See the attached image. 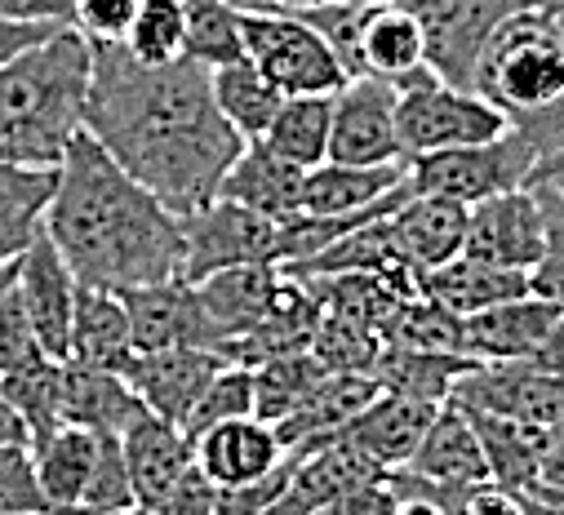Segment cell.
<instances>
[{"instance_id":"1","label":"cell","mask_w":564,"mask_h":515,"mask_svg":"<svg viewBox=\"0 0 564 515\" xmlns=\"http://www.w3.org/2000/svg\"><path fill=\"white\" fill-rule=\"evenodd\" d=\"M89 50L85 129L98 147L178 218L209 205L245 147L214 107L209 67L187 54L165 67H143L124 45L102 41H89Z\"/></svg>"},{"instance_id":"2","label":"cell","mask_w":564,"mask_h":515,"mask_svg":"<svg viewBox=\"0 0 564 515\" xmlns=\"http://www.w3.org/2000/svg\"><path fill=\"white\" fill-rule=\"evenodd\" d=\"M41 231L80 285L124 294L183 276V218L129 178L85 124L54 165V196Z\"/></svg>"},{"instance_id":"3","label":"cell","mask_w":564,"mask_h":515,"mask_svg":"<svg viewBox=\"0 0 564 515\" xmlns=\"http://www.w3.org/2000/svg\"><path fill=\"white\" fill-rule=\"evenodd\" d=\"M94 50L76 28H58L36 50L0 67V161L54 169L85 124Z\"/></svg>"},{"instance_id":"4","label":"cell","mask_w":564,"mask_h":515,"mask_svg":"<svg viewBox=\"0 0 564 515\" xmlns=\"http://www.w3.org/2000/svg\"><path fill=\"white\" fill-rule=\"evenodd\" d=\"M471 89L494 102L507 124L542 116L564 102V32L533 6L516 10L485 41Z\"/></svg>"},{"instance_id":"5","label":"cell","mask_w":564,"mask_h":515,"mask_svg":"<svg viewBox=\"0 0 564 515\" xmlns=\"http://www.w3.org/2000/svg\"><path fill=\"white\" fill-rule=\"evenodd\" d=\"M395 134L404 165L432 152L476 147L507 134V116L476 89L445 85L432 67H417L395 80Z\"/></svg>"},{"instance_id":"6","label":"cell","mask_w":564,"mask_h":515,"mask_svg":"<svg viewBox=\"0 0 564 515\" xmlns=\"http://www.w3.org/2000/svg\"><path fill=\"white\" fill-rule=\"evenodd\" d=\"M236 6V0H231ZM240 10V41L245 58L285 94H338L351 76L329 54V45L294 19L285 6H236Z\"/></svg>"},{"instance_id":"7","label":"cell","mask_w":564,"mask_h":515,"mask_svg":"<svg viewBox=\"0 0 564 515\" xmlns=\"http://www.w3.org/2000/svg\"><path fill=\"white\" fill-rule=\"evenodd\" d=\"M538 165L533 143L520 134V129L507 124V134L494 143H476V147H454V152H432L409 161V191L413 196H449L463 205H476L485 196L524 187L529 174Z\"/></svg>"},{"instance_id":"8","label":"cell","mask_w":564,"mask_h":515,"mask_svg":"<svg viewBox=\"0 0 564 515\" xmlns=\"http://www.w3.org/2000/svg\"><path fill=\"white\" fill-rule=\"evenodd\" d=\"M524 6L529 0H404V10L422 28V63L458 89H471L485 41Z\"/></svg>"},{"instance_id":"9","label":"cell","mask_w":564,"mask_h":515,"mask_svg":"<svg viewBox=\"0 0 564 515\" xmlns=\"http://www.w3.org/2000/svg\"><path fill=\"white\" fill-rule=\"evenodd\" d=\"M275 263V222L214 196L209 205L183 213V281H205L227 267Z\"/></svg>"},{"instance_id":"10","label":"cell","mask_w":564,"mask_h":515,"mask_svg":"<svg viewBox=\"0 0 564 515\" xmlns=\"http://www.w3.org/2000/svg\"><path fill=\"white\" fill-rule=\"evenodd\" d=\"M449 401L471 414L546 427L564 405V377L546 373L533 360H476L454 382Z\"/></svg>"},{"instance_id":"11","label":"cell","mask_w":564,"mask_h":515,"mask_svg":"<svg viewBox=\"0 0 564 515\" xmlns=\"http://www.w3.org/2000/svg\"><path fill=\"white\" fill-rule=\"evenodd\" d=\"M329 161L338 165H404L395 134V85L382 76H351L334 94Z\"/></svg>"},{"instance_id":"12","label":"cell","mask_w":564,"mask_h":515,"mask_svg":"<svg viewBox=\"0 0 564 515\" xmlns=\"http://www.w3.org/2000/svg\"><path fill=\"white\" fill-rule=\"evenodd\" d=\"M120 303L129 311L133 351H174V347H209V351H218V329L209 325L196 285L183 281V276L124 289Z\"/></svg>"},{"instance_id":"13","label":"cell","mask_w":564,"mask_h":515,"mask_svg":"<svg viewBox=\"0 0 564 515\" xmlns=\"http://www.w3.org/2000/svg\"><path fill=\"white\" fill-rule=\"evenodd\" d=\"M463 253L480 258V263H494V267L529 272L542 253V209H538L533 187L524 183V187L467 205Z\"/></svg>"},{"instance_id":"14","label":"cell","mask_w":564,"mask_h":515,"mask_svg":"<svg viewBox=\"0 0 564 515\" xmlns=\"http://www.w3.org/2000/svg\"><path fill=\"white\" fill-rule=\"evenodd\" d=\"M290 462H294L290 480H285V489H280V497H275V506L267 515H312L325 502L343 497L347 489L387 475L369 453H360L343 436L299 445V449H290Z\"/></svg>"},{"instance_id":"15","label":"cell","mask_w":564,"mask_h":515,"mask_svg":"<svg viewBox=\"0 0 564 515\" xmlns=\"http://www.w3.org/2000/svg\"><path fill=\"white\" fill-rule=\"evenodd\" d=\"M227 360L209 347H174V351H138L124 369L129 392L138 396L148 414L183 427L192 405L200 401V392L209 386V377L223 369Z\"/></svg>"},{"instance_id":"16","label":"cell","mask_w":564,"mask_h":515,"mask_svg":"<svg viewBox=\"0 0 564 515\" xmlns=\"http://www.w3.org/2000/svg\"><path fill=\"white\" fill-rule=\"evenodd\" d=\"M116 436H120L129 484H133V506L143 511H156L170 497V489L196 467V445L187 440V431L148 409H138Z\"/></svg>"},{"instance_id":"17","label":"cell","mask_w":564,"mask_h":515,"mask_svg":"<svg viewBox=\"0 0 564 515\" xmlns=\"http://www.w3.org/2000/svg\"><path fill=\"white\" fill-rule=\"evenodd\" d=\"M14 289L28 307V320L36 329L41 351L50 360H67V333H72V307H76L80 281L72 276V267L63 263V253L54 249V240L45 231L19 253Z\"/></svg>"},{"instance_id":"18","label":"cell","mask_w":564,"mask_h":515,"mask_svg":"<svg viewBox=\"0 0 564 515\" xmlns=\"http://www.w3.org/2000/svg\"><path fill=\"white\" fill-rule=\"evenodd\" d=\"M387 222H391V235L404 253V263L413 267V276L458 258L463 240H467V205L449 200V196H413L409 191L387 213Z\"/></svg>"},{"instance_id":"19","label":"cell","mask_w":564,"mask_h":515,"mask_svg":"<svg viewBox=\"0 0 564 515\" xmlns=\"http://www.w3.org/2000/svg\"><path fill=\"white\" fill-rule=\"evenodd\" d=\"M280 289H285V272L275 263H245V267H227V272L196 281L200 307H205L209 325L218 329V351L231 338L249 333L275 307Z\"/></svg>"},{"instance_id":"20","label":"cell","mask_w":564,"mask_h":515,"mask_svg":"<svg viewBox=\"0 0 564 515\" xmlns=\"http://www.w3.org/2000/svg\"><path fill=\"white\" fill-rule=\"evenodd\" d=\"M436 409H441V405L378 392L338 436H343L347 445H356L360 453H369L382 471H391V467H404V462L413 458V449H417L422 436H427Z\"/></svg>"},{"instance_id":"21","label":"cell","mask_w":564,"mask_h":515,"mask_svg":"<svg viewBox=\"0 0 564 515\" xmlns=\"http://www.w3.org/2000/svg\"><path fill=\"white\" fill-rule=\"evenodd\" d=\"M196 445V467L223 489V484H245L258 480L267 471H275L285 462V445H280L275 427L262 418H231L209 427L205 436L192 440Z\"/></svg>"},{"instance_id":"22","label":"cell","mask_w":564,"mask_h":515,"mask_svg":"<svg viewBox=\"0 0 564 515\" xmlns=\"http://www.w3.org/2000/svg\"><path fill=\"white\" fill-rule=\"evenodd\" d=\"M524 294H529L524 272L480 263V258H471V253H458V258H449V263L417 276V298H427V303H436L454 316H476L485 307H498V303H511V298H524Z\"/></svg>"},{"instance_id":"23","label":"cell","mask_w":564,"mask_h":515,"mask_svg":"<svg viewBox=\"0 0 564 515\" xmlns=\"http://www.w3.org/2000/svg\"><path fill=\"white\" fill-rule=\"evenodd\" d=\"M133 355H138L133 351V329H129V311H124L120 294L116 289H98V285H80L76 289V307H72L67 360L124 373Z\"/></svg>"},{"instance_id":"24","label":"cell","mask_w":564,"mask_h":515,"mask_svg":"<svg viewBox=\"0 0 564 515\" xmlns=\"http://www.w3.org/2000/svg\"><path fill=\"white\" fill-rule=\"evenodd\" d=\"M303 174L299 165L271 156L262 143H245L240 156L231 161V169L223 174L218 183V196L223 200H236L271 222H285L299 213V200H303Z\"/></svg>"},{"instance_id":"25","label":"cell","mask_w":564,"mask_h":515,"mask_svg":"<svg viewBox=\"0 0 564 515\" xmlns=\"http://www.w3.org/2000/svg\"><path fill=\"white\" fill-rule=\"evenodd\" d=\"M551 320L555 311L529 294L485 307L476 316H463V355L467 360H529L542 347Z\"/></svg>"},{"instance_id":"26","label":"cell","mask_w":564,"mask_h":515,"mask_svg":"<svg viewBox=\"0 0 564 515\" xmlns=\"http://www.w3.org/2000/svg\"><path fill=\"white\" fill-rule=\"evenodd\" d=\"M373 396H378V386H373L369 373H325V377L312 386V392H307V401H303L290 418H280V423H271V427H275L280 445H285V453H290V449H299V445L338 436Z\"/></svg>"},{"instance_id":"27","label":"cell","mask_w":564,"mask_h":515,"mask_svg":"<svg viewBox=\"0 0 564 515\" xmlns=\"http://www.w3.org/2000/svg\"><path fill=\"white\" fill-rule=\"evenodd\" d=\"M404 169L409 165H338V161H321L316 169L303 174L299 213H316V218L360 213V209L378 205L382 196H391L404 183Z\"/></svg>"},{"instance_id":"28","label":"cell","mask_w":564,"mask_h":515,"mask_svg":"<svg viewBox=\"0 0 564 515\" xmlns=\"http://www.w3.org/2000/svg\"><path fill=\"white\" fill-rule=\"evenodd\" d=\"M476 360L454 355V351H427V347H382L378 360L369 364V377L378 392L391 396H409V401H427V405H445L454 382L471 369Z\"/></svg>"},{"instance_id":"29","label":"cell","mask_w":564,"mask_h":515,"mask_svg":"<svg viewBox=\"0 0 564 515\" xmlns=\"http://www.w3.org/2000/svg\"><path fill=\"white\" fill-rule=\"evenodd\" d=\"M329 120H334V94H294L280 98L275 116L262 129V147L299 169H316L329 161Z\"/></svg>"},{"instance_id":"30","label":"cell","mask_w":564,"mask_h":515,"mask_svg":"<svg viewBox=\"0 0 564 515\" xmlns=\"http://www.w3.org/2000/svg\"><path fill=\"white\" fill-rule=\"evenodd\" d=\"M138 409L143 405L129 392L124 373L63 360V423L89 431H120Z\"/></svg>"},{"instance_id":"31","label":"cell","mask_w":564,"mask_h":515,"mask_svg":"<svg viewBox=\"0 0 564 515\" xmlns=\"http://www.w3.org/2000/svg\"><path fill=\"white\" fill-rule=\"evenodd\" d=\"M480 436L485 462H489V484L511 489V493H529L542 484V427L529 423H511V418H489V414H471L463 409Z\"/></svg>"},{"instance_id":"32","label":"cell","mask_w":564,"mask_h":515,"mask_svg":"<svg viewBox=\"0 0 564 515\" xmlns=\"http://www.w3.org/2000/svg\"><path fill=\"white\" fill-rule=\"evenodd\" d=\"M94 453H98V431L72 427V423H63L41 445H32L36 480H41V493H45L50 511L80 506L85 484H89V471H94Z\"/></svg>"},{"instance_id":"33","label":"cell","mask_w":564,"mask_h":515,"mask_svg":"<svg viewBox=\"0 0 564 515\" xmlns=\"http://www.w3.org/2000/svg\"><path fill=\"white\" fill-rule=\"evenodd\" d=\"M50 196H54V169L0 161V267L19 263V253L41 235Z\"/></svg>"},{"instance_id":"34","label":"cell","mask_w":564,"mask_h":515,"mask_svg":"<svg viewBox=\"0 0 564 515\" xmlns=\"http://www.w3.org/2000/svg\"><path fill=\"white\" fill-rule=\"evenodd\" d=\"M417 67H427L422 63V28L404 10V0L373 6L360 36V76H382L395 85Z\"/></svg>"},{"instance_id":"35","label":"cell","mask_w":564,"mask_h":515,"mask_svg":"<svg viewBox=\"0 0 564 515\" xmlns=\"http://www.w3.org/2000/svg\"><path fill=\"white\" fill-rule=\"evenodd\" d=\"M209 94H214V107L223 111V120L236 129L245 143H258L262 139L267 120L275 116L280 98H285L249 58L209 67Z\"/></svg>"},{"instance_id":"36","label":"cell","mask_w":564,"mask_h":515,"mask_svg":"<svg viewBox=\"0 0 564 515\" xmlns=\"http://www.w3.org/2000/svg\"><path fill=\"white\" fill-rule=\"evenodd\" d=\"M0 392L28 427V445H41L63 427V360H32L14 373H0Z\"/></svg>"},{"instance_id":"37","label":"cell","mask_w":564,"mask_h":515,"mask_svg":"<svg viewBox=\"0 0 564 515\" xmlns=\"http://www.w3.org/2000/svg\"><path fill=\"white\" fill-rule=\"evenodd\" d=\"M325 373L329 369L312 355V347L307 351H290V355H271V360L253 364V418H262V423L290 418Z\"/></svg>"},{"instance_id":"38","label":"cell","mask_w":564,"mask_h":515,"mask_svg":"<svg viewBox=\"0 0 564 515\" xmlns=\"http://www.w3.org/2000/svg\"><path fill=\"white\" fill-rule=\"evenodd\" d=\"M124 54L143 67H165L187 54V14L183 0H138V14L124 32Z\"/></svg>"},{"instance_id":"39","label":"cell","mask_w":564,"mask_h":515,"mask_svg":"<svg viewBox=\"0 0 564 515\" xmlns=\"http://www.w3.org/2000/svg\"><path fill=\"white\" fill-rule=\"evenodd\" d=\"M542 209V253L524 272L529 298L546 303L555 316H564V191L555 183H529Z\"/></svg>"},{"instance_id":"40","label":"cell","mask_w":564,"mask_h":515,"mask_svg":"<svg viewBox=\"0 0 564 515\" xmlns=\"http://www.w3.org/2000/svg\"><path fill=\"white\" fill-rule=\"evenodd\" d=\"M183 14H187V58L205 67L245 58L240 10L231 0H183Z\"/></svg>"},{"instance_id":"41","label":"cell","mask_w":564,"mask_h":515,"mask_svg":"<svg viewBox=\"0 0 564 515\" xmlns=\"http://www.w3.org/2000/svg\"><path fill=\"white\" fill-rule=\"evenodd\" d=\"M294 19H303L325 45L329 54L343 63L347 76H360V36H365V19L373 6H351V0H312V6H285Z\"/></svg>"},{"instance_id":"42","label":"cell","mask_w":564,"mask_h":515,"mask_svg":"<svg viewBox=\"0 0 564 515\" xmlns=\"http://www.w3.org/2000/svg\"><path fill=\"white\" fill-rule=\"evenodd\" d=\"M249 414H253V369L227 360V364L209 377V386L200 392V401L192 405L183 431H187V440H196V436H205L209 427L231 423V418H249Z\"/></svg>"},{"instance_id":"43","label":"cell","mask_w":564,"mask_h":515,"mask_svg":"<svg viewBox=\"0 0 564 515\" xmlns=\"http://www.w3.org/2000/svg\"><path fill=\"white\" fill-rule=\"evenodd\" d=\"M378 351H382V338L373 329L321 311L316 333H312V355L329 373H369V364L378 360Z\"/></svg>"},{"instance_id":"44","label":"cell","mask_w":564,"mask_h":515,"mask_svg":"<svg viewBox=\"0 0 564 515\" xmlns=\"http://www.w3.org/2000/svg\"><path fill=\"white\" fill-rule=\"evenodd\" d=\"M85 511L94 515H116L133 506V484L124 471V453H120V436L116 431H98V453H94V471L80 497Z\"/></svg>"},{"instance_id":"45","label":"cell","mask_w":564,"mask_h":515,"mask_svg":"<svg viewBox=\"0 0 564 515\" xmlns=\"http://www.w3.org/2000/svg\"><path fill=\"white\" fill-rule=\"evenodd\" d=\"M0 515H50L28 440L0 445Z\"/></svg>"},{"instance_id":"46","label":"cell","mask_w":564,"mask_h":515,"mask_svg":"<svg viewBox=\"0 0 564 515\" xmlns=\"http://www.w3.org/2000/svg\"><path fill=\"white\" fill-rule=\"evenodd\" d=\"M41 342H36V329L28 320V307L19 298V289L10 285L6 298H0V373H14L32 360H41Z\"/></svg>"},{"instance_id":"47","label":"cell","mask_w":564,"mask_h":515,"mask_svg":"<svg viewBox=\"0 0 564 515\" xmlns=\"http://www.w3.org/2000/svg\"><path fill=\"white\" fill-rule=\"evenodd\" d=\"M290 453H285V462H280L275 471H267V475H258V480H245V484H223L218 489V497H214V515H267L271 506H275V497H280V489H285V480H290Z\"/></svg>"},{"instance_id":"48","label":"cell","mask_w":564,"mask_h":515,"mask_svg":"<svg viewBox=\"0 0 564 515\" xmlns=\"http://www.w3.org/2000/svg\"><path fill=\"white\" fill-rule=\"evenodd\" d=\"M138 14V0H76L72 6V28L85 41H102V45H120L129 23Z\"/></svg>"},{"instance_id":"49","label":"cell","mask_w":564,"mask_h":515,"mask_svg":"<svg viewBox=\"0 0 564 515\" xmlns=\"http://www.w3.org/2000/svg\"><path fill=\"white\" fill-rule=\"evenodd\" d=\"M395 506H400V497H395V489H391L387 475H382V480H369V484L347 489L343 497L325 502V506L312 511V515H395Z\"/></svg>"},{"instance_id":"50","label":"cell","mask_w":564,"mask_h":515,"mask_svg":"<svg viewBox=\"0 0 564 515\" xmlns=\"http://www.w3.org/2000/svg\"><path fill=\"white\" fill-rule=\"evenodd\" d=\"M214 497H218V484L200 467H192L152 515H214Z\"/></svg>"},{"instance_id":"51","label":"cell","mask_w":564,"mask_h":515,"mask_svg":"<svg viewBox=\"0 0 564 515\" xmlns=\"http://www.w3.org/2000/svg\"><path fill=\"white\" fill-rule=\"evenodd\" d=\"M63 23H28V19H0V67L14 63L19 54L36 50L41 41H50Z\"/></svg>"},{"instance_id":"52","label":"cell","mask_w":564,"mask_h":515,"mask_svg":"<svg viewBox=\"0 0 564 515\" xmlns=\"http://www.w3.org/2000/svg\"><path fill=\"white\" fill-rule=\"evenodd\" d=\"M76 0H0V19H28V23H63L72 28Z\"/></svg>"},{"instance_id":"53","label":"cell","mask_w":564,"mask_h":515,"mask_svg":"<svg viewBox=\"0 0 564 515\" xmlns=\"http://www.w3.org/2000/svg\"><path fill=\"white\" fill-rule=\"evenodd\" d=\"M463 515H533V506H529L524 493H511V489H498V484H480Z\"/></svg>"},{"instance_id":"54","label":"cell","mask_w":564,"mask_h":515,"mask_svg":"<svg viewBox=\"0 0 564 515\" xmlns=\"http://www.w3.org/2000/svg\"><path fill=\"white\" fill-rule=\"evenodd\" d=\"M542 484L546 489H564V405L542 427Z\"/></svg>"},{"instance_id":"55","label":"cell","mask_w":564,"mask_h":515,"mask_svg":"<svg viewBox=\"0 0 564 515\" xmlns=\"http://www.w3.org/2000/svg\"><path fill=\"white\" fill-rule=\"evenodd\" d=\"M529 360H533V364H542L546 373L564 377V316H555V320H551V329H546L542 347H538Z\"/></svg>"},{"instance_id":"56","label":"cell","mask_w":564,"mask_h":515,"mask_svg":"<svg viewBox=\"0 0 564 515\" xmlns=\"http://www.w3.org/2000/svg\"><path fill=\"white\" fill-rule=\"evenodd\" d=\"M14 440H28V427L14 414V405L6 401V392H0V445H14Z\"/></svg>"},{"instance_id":"57","label":"cell","mask_w":564,"mask_h":515,"mask_svg":"<svg viewBox=\"0 0 564 515\" xmlns=\"http://www.w3.org/2000/svg\"><path fill=\"white\" fill-rule=\"evenodd\" d=\"M551 178H564V143H560L551 156H542V161L533 165V174H529V183H551Z\"/></svg>"},{"instance_id":"58","label":"cell","mask_w":564,"mask_h":515,"mask_svg":"<svg viewBox=\"0 0 564 515\" xmlns=\"http://www.w3.org/2000/svg\"><path fill=\"white\" fill-rule=\"evenodd\" d=\"M395 515H445V511H441V506H432V502H422V497H400Z\"/></svg>"},{"instance_id":"59","label":"cell","mask_w":564,"mask_h":515,"mask_svg":"<svg viewBox=\"0 0 564 515\" xmlns=\"http://www.w3.org/2000/svg\"><path fill=\"white\" fill-rule=\"evenodd\" d=\"M529 6H533V10H542V14L564 32V0H529Z\"/></svg>"},{"instance_id":"60","label":"cell","mask_w":564,"mask_h":515,"mask_svg":"<svg viewBox=\"0 0 564 515\" xmlns=\"http://www.w3.org/2000/svg\"><path fill=\"white\" fill-rule=\"evenodd\" d=\"M14 276H19V263H6V267H0V298H6V289L14 285Z\"/></svg>"},{"instance_id":"61","label":"cell","mask_w":564,"mask_h":515,"mask_svg":"<svg viewBox=\"0 0 564 515\" xmlns=\"http://www.w3.org/2000/svg\"><path fill=\"white\" fill-rule=\"evenodd\" d=\"M236 6H280V0H236Z\"/></svg>"},{"instance_id":"62","label":"cell","mask_w":564,"mask_h":515,"mask_svg":"<svg viewBox=\"0 0 564 515\" xmlns=\"http://www.w3.org/2000/svg\"><path fill=\"white\" fill-rule=\"evenodd\" d=\"M116 515H152V511H143V506H129V511H116Z\"/></svg>"},{"instance_id":"63","label":"cell","mask_w":564,"mask_h":515,"mask_svg":"<svg viewBox=\"0 0 564 515\" xmlns=\"http://www.w3.org/2000/svg\"><path fill=\"white\" fill-rule=\"evenodd\" d=\"M351 6H387V0H351Z\"/></svg>"},{"instance_id":"64","label":"cell","mask_w":564,"mask_h":515,"mask_svg":"<svg viewBox=\"0 0 564 515\" xmlns=\"http://www.w3.org/2000/svg\"><path fill=\"white\" fill-rule=\"evenodd\" d=\"M551 183H555V187H560V191H564V178H551Z\"/></svg>"}]
</instances>
